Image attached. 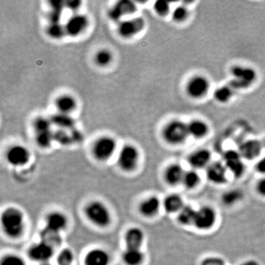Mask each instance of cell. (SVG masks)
<instances>
[{"label":"cell","mask_w":265,"mask_h":265,"mask_svg":"<svg viewBox=\"0 0 265 265\" xmlns=\"http://www.w3.org/2000/svg\"><path fill=\"white\" fill-rule=\"evenodd\" d=\"M40 239L41 242L50 245L53 248L60 246L62 244V238L60 233L55 232L52 230L44 228L40 233Z\"/></svg>","instance_id":"83f0119b"},{"label":"cell","mask_w":265,"mask_h":265,"mask_svg":"<svg viewBox=\"0 0 265 265\" xmlns=\"http://www.w3.org/2000/svg\"><path fill=\"white\" fill-rule=\"evenodd\" d=\"M154 11L159 17H164L168 15L170 13V2L164 1V0H159L155 3Z\"/></svg>","instance_id":"74e56055"},{"label":"cell","mask_w":265,"mask_h":265,"mask_svg":"<svg viewBox=\"0 0 265 265\" xmlns=\"http://www.w3.org/2000/svg\"><path fill=\"white\" fill-rule=\"evenodd\" d=\"M234 91L229 85L220 86L214 92V98L218 103L226 104L232 99Z\"/></svg>","instance_id":"f546056e"},{"label":"cell","mask_w":265,"mask_h":265,"mask_svg":"<svg viewBox=\"0 0 265 265\" xmlns=\"http://www.w3.org/2000/svg\"><path fill=\"white\" fill-rule=\"evenodd\" d=\"M145 25V20L142 17L122 20L118 25V33L122 38H131L141 33Z\"/></svg>","instance_id":"9c48e42d"},{"label":"cell","mask_w":265,"mask_h":265,"mask_svg":"<svg viewBox=\"0 0 265 265\" xmlns=\"http://www.w3.org/2000/svg\"><path fill=\"white\" fill-rule=\"evenodd\" d=\"M200 175L195 170H189L185 172L182 183L187 189L195 188L200 183Z\"/></svg>","instance_id":"836d02e7"},{"label":"cell","mask_w":265,"mask_h":265,"mask_svg":"<svg viewBox=\"0 0 265 265\" xmlns=\"http://www.w3.org/2000/svg\"><path fill=\"white\" fill-rule=\"evenodd\" d=\"M137 11L135 3L129 0H121L108 11V17L114 22H120L121 19L127 16L132 15Z\"/></svg>","instance_id":"5bb4252c"},{"label":"cell","mask_w":265,"mask_h":265,"mask_svg":"<svg viewBox=\"0 0 265 265\" xmlns=\"http://www.w3.org/2000/svg\"><path fill=\"white\" fill-rule=\"evenodd\" d=\"M40 265H51V264H49V262H47V263H43V264H41Z\"/></svg>","instance_id":"f6af8a7d"},{"label":"cell","mask_w":265,"mask_h":265,"mask_svg":"<svg viewBox=\"0 0 265 265\" xmlns=\"http://www.w3.org/2000/svg\"><path fill=\"white\" fill-rule=\"evenodd\" d=\"M112 60V52L108 49H100V50L96 53L95 56L96 64L100 67L108 66V65L111 64Z\"/></svg>","instance_id":"1f68e13d"},{"label":"cell","mask_w":265,"mask_h":265,"mask_svg":"<svg viewBox=\"0 0 265 265\" xmlns=\"http://www.w3.org/2000/svg\"><path fill=\"white\" fill-rule=\"evenodd\" d=\"M163 207L167 213L173 214L179 212L184 207L182 197L178 194H170L164 199Z\"/></svg>","instance_id":"484cf974"},{"label":"cell","mask_w":265,"mask_h":265,"mask_svg":"<svg viewBox=\"0 0 265 265\" xmlns=\"http://www.w3.org/2000/svg\"><path fill=\"white\" fill-rule=\"evenodd\" d=\"M231 74L233 78L228 85L234 90L248 89L257 79L256 70L250 67L236 65L231 69Z\"/></svg>","instance_id":"3957f363"},{"label":"cell","mask_w":265,"mask_h":265,"mask_svg":"<svg viewBox=\"0 0 265 265\" xmlns=\"http://www.w3.org/2000/svg\"><path fill=\"white\" fill-rule=\"evenodd\" d=\"M46 227L55 232L60 233L68 226V218L63 212L58 211L49 212L45 218Z\"/></svg>","instance_id":"e0dca14e"},{"label":"cell","mask_w":265,"mask_h":265,"mask_svg":"<svg viewBox=\"0 0 265 265\" xmlns=\"http://www.w3.org/2000/svg\"><path fill=\"white\" fill-rule=\"evenodd\" d=\"M140 159V151L137 147L132 145H125L119 151L117 164L124 172H134L138 167Z\"/></svg>","instance_id":"8992f818"},{"label":"cell","mask_w":265,"mask_h":265,"mask_svg":"<svg viewBox=\"0 0 265 265\" xmlns=\"http://www.w3.org/2000/svg\"><path fill=\"white\" fill-rule=\"evenodd\" d=\"M216 220L217 214L215 209L204 206L197 210L194 226L200 230H209L213 227Z\"/></svg>","instance_id":"4fadbf2b"},{"label":"cell","mask_w":265,"mask_h":265,"mask_svg":"<svg viewBox=\"0 0 265 265\" xmlns=\"http://www.w3.org/2000/svg\"><path fill=\"white\" fill-rule=\"evenodd\" d=\"M227 168L223 163L216 162L209 164L207 167V176L209 181L215 184H224L227 180Z\"/></svg>","instance_id":"d6986e66"},{"label":"cell","mask_w":265,"mask_h":265,"mask_svg":"<svg viewBox=\"0 0 265 265\" xmlns=\"http://www.w3.org/2000/svg\"><path fill=\"white\" fill-rule=\"evenodd\" d=\"M256 169L260 173L265 174V156L259 159L256 163Z\"/></svg>","instance_id":"7bdbcfd3"},{"label":"cell","mask_w":265,"mask_h":265,"mask_svg":"<svg viewBox=\"0 0 265 265\" xmlns=\"http://www.w3.org/2000/svg\"><path fill=\"white\" fill-rule=\"evenodd\" d=\"M187 124L189 137L200 140L208 135L209 127L205 121L198 119H193Z\"/></svg>","instance_id":"d4e9b609"},{"label":"cell","mask_w":265,"mask_h":265,"mask_svg":"<svg viewBox=\"0 0 265 265\" xmlns=\"http://www.w3.org/2000/svg\"><path fill=\"white\" fill-rule=\"evenodd\" d=\"M161 206L160 199L157 196H150L140 203L139 212L145 218H153L159 213Z\"/></svg>","instance_id":"ffe728a7"},{"label":"cell","mask_w":265,"mask_h":265,"mask_svg":"<svg viewBox=\"0 0 265 265\" xmlns=\"http://www.w3.org/2000/svg\"><path fill=\"white\" fill-rule=\"evenodd\" d=\"M189 137L188 124L178 119L170 121L162 130L164 141L172 145H182Z\"/></svg>","instance_id":"277c9868"},{"label":"cell","mask_w":265,"mask_h":265,"mask_svg":"<svg viewBox=\"0 0 265 265\" xmlns=\"http://www.w3.org/2000/svg\"><path fill=\"white\" fill-rule=\"evenodd\" d=\"M50 120L52 124H55L62 130H71L76 125V121L70 116V114L57 113L51 117Z\"/></svg>","instance_id":"f1b7e54d"},{"label":"cell","mask_w":265,"mask_h":265,"mask_svg":"<svg viewBox=\"0 0 265 265\" xmlns=\"http://www.w3.org/2000/svg\"><path fill=\"white\" fill-rule=\"evenodd\" d=\"M81 1H68L65 3V8H67L71 11H76L79 9L81 5Z\"/></svg>","instance_id":"60d3db41"},{"label":"cell","mask_w":265,"mask_h":265,"mask_svg":"<svg viewBox=\"0 0 265 265\" xmlns=\"http://www.w3.org/2000/svg\"><path fill=\"white\" fill-rule=\"evenodd\" d=\"M126 248L141 249L145 241V233L138 227H131L124 234Z\"/></svg>","instance_id":"44dd1931"},{"label":"cell","mask_w":265,"mask_h":265,"mask_svg":"<svg viewBox=\"0 0 265 265\" xmlns=\"http://www.w3.org/2000/svg\"><path fill=\"white\" fill-rule=\"evenodd\" d=\"M212 154L211 152L207 149L197 150L193 152L189 156L188 161L190 165L194 169H201L208 167L210 163Z\"/></svg>","instance_id":"603a6c76"},{"label":"cell","mask_w":265,"mask_h":265,"mask_svg":"<svg viewBox=\"0 0 265 265\" xmlns=\"http://www.w3.org/2000/svg\"><path fill=\"white\" fill-rule=\"evenodd\" d=\"M55 248L40 241L29 247L28 255L32 261H38L43 264L47 263L53 256Z\"/></svg>","instance_id":"7c38bea8"},{"label":"cell","mask_w":265,"mask_h":265,"mask_svg":"<svg viewBox=\"0 0 265 265\" xmlns=\"http://www.w3.org/2000/svg\"><path fill=\"white\" fill-rule=\"evenodd\" d=\"M201 265H226L224 260L220 257L210 256L204 258Z\"/></svg>","instance_id":"ab89813d"},{"label":"cell","mask_w":265,"mask_h":265,"mask_svg":"<svg viewBox=\"0 0 265 265\" xmlns=\"http://www.w3.org/2000/svg\"><path fill=\"white\" fill-rule=\"evenodd\" d=\"M111 257L105 249L95 247L91 249L84 256V265H109Z\"/></svg>","instance_id":"ac0fdd59"},{"label":"cell","mask_w":265,"mask_h":265,"mask_svg":"<svg viewBox=\"0 0 265 265\" xmlns=\"http://www.w3.org/2000/svg\"><path fill=\"white\" fill-rule=\"evenodd\" d=\"M116 141L113 137L104 136L96 140L92 147V153L96 160L106 161L109 160L116 150Z\"/></svg>","instance_id":"52a82bcc"},{"label":"cell","mask_w":265,"mask_h":265,"mask_svg":"<svg viewBox=\"0 0 265 265\" xmlns=\"http://www.w3.org/2000/svg\"><path fill=\"white\" fill-rule=\"evenodd\" d=\"M86 218L94 226L105 228L111 223V214L104 203L100 201H93L88 203L84 208Z\"/></svg>","instance_id":"7a4b0ae2"},{"label":"cell","mask_w":265,"mask_h":265,"mask_svg":"<svg viewBox=\"0 0 265 265\" xmlns=\"http://www.w3.org/2000/svg\"><path fill=\"white\" fill-rule=\"evenodd\" d=\"M122 259L125 265H142L145 261V254L141 249L126 248Z\"/></svg>","instance_id":"4316f807"},{"label":"cell","mask_w":265,"mask_h":265,"mask_svg":"<svg viewBox=\"0 0 265 265\" xmlns=\"http://www.w3.org/2000/svg\"><path fill=\"white\" fill-rule=\"evenodd\" d=\"M242 197V193L239 190H231L223 194V201L227 205L235 204Z\"/></svg>","instance_id":"f35d334b"},{"label":"cell","mask_w":265,"mask_h":265,"mask_svg":"<svg viewBox=\"0 0 265 265\" xmlns=\"http://www.w3.org/2000/svg\"><path fill=\"white\" fill-rule=\"evenodd\" d=\"M2 228L5 234L11 239H19L25 229V215L17 207H8L1 215Z\"/></svg>","instance_id":"6da1fadb"},{"label":"cell","mask_w":265,"mask_h":265,"mask_svg":"<svg viewBox=\"0 0 265 265\" xmlns=\"http://www.w3.org/2000/svg\"><path fill=\"white\" fill-rule=\"evenodd\" d=\"M256 190L260 195L265 196V178L258 180L256 185Z\"/></svg>","instance_id":"b9f144b4"},{"label":"cell","mask_w":265,"mask_h":265,"mask_svg":"<svg viewBox=\"0 0 265 265\" xmlns=\"http://www.w3.org/2000/svg\"><path fill=\"white\" fill-rule=\"evenodd\" d=\"M89 24V19L86 16L81 14H74L64 25L67 34L73 37L80 36L87 29Z\"/></svg>","instance_id":"9a60e30c"},{"label":"cell","mask_w":265,"mask_h":265,"mask_svg":"<svg viewBox=\"0 0 265 265\" xmlns=\"http://www.w3.org/2000/svg\"><path fill=\"white\" fill-rule=\"evenodd\" d=\"M47 35L54 39H60L67 34L64 25L60 22L49 23L47 29Z\"/></svg>","instance_id":"d6a6232c"},{"label":"cell","mask_w":265,"mask_h":265,"mask_svg":"<svg viewBox=\"0 0 265 265\" xmlns=\"http://www.w3.org/2000/svg\"><path fill=\"white\" fill-rule=\"evenodd\" d=\"M264 145L257 140H250L242 142L239 148V153L242 159L252 161L257 159L262 151Z\"/></svg>","instance_id":"2e32d148"},{"label":"cell","mask_w":265,"mask_h":265,"mask_svg":"<svg viewBox=\"0 0 265 265\" xmlns=\"http://www.w3.org/2000/svg\"><path fill=\"white\" fill-rule=\"evenodd\" d=\"M189 11L185 6L175 8L172 12V19L176 23H182L189 18Z\"/></svg>","instance_id":"d590c367"},{"label":"cell","mask_w":265,"mask_h":265,"mask_svg":"<svg viewBox=\"0 0 265 265\" xmlns=\"http://www.w3.org/2000/svg\"><path fill=\"white\" fill-rule=\"evenodd\" d=\"M240 265H259V264H258V261H256V260L250 259L244 261V262L242 263Z\"/></svg>","instance_id":"ee69618b"},{"label":"cell","mask_w":265,"mask_h":265,"mask_svg":"<svg viewBox=\"0 0 265 265\" xmlns=\"http://www.w3.org/2000/svg\"><path fill=\"white\" fill-rule=\"evenodd\" d=\"M184 174L185 171L179 164H170L164 171V180L170 186H176L182 183Z\"/></svg>","instance_id":"7402d4cb"},{"label":"cell","mask_w":265,"mask_h":265,"mask_svg":"<svg viewBox=\"0 0 265 265\" xmlns=\"http://www.w3.org/2000/svg\"><path fill=\"white\" fill-rule=\"evenodd\" d=\"M0 265H27L23 258L14 253L5 255L2 257Z\"/></svg>","instance_id":"8d00e7d4"},{"label":"cell","mask_w":265,"mask_h":265,"mask_svg":"<svg viewBox=\"0 0 265 265\" xmlns=\"http://www.w3.org/2000/svg\"><path fill=\"white\" fill-rule=\"evenodd\" d=\"M210 89V82L208 78L203 76L192 77L186 84V91L191 98L198 100L208 94Z\"/></svg>","instance_id":"ba28073f"},{"label":"cell","mask_w":265,"mask_h":265,"mask_svg":"<svg viewBox=\"0 0 265 265\" xmlns=\"http://www.w3.org/2000/svg\"><path fill=\"white\" fill-rule=\"evenodd\" d=\"M196 212L191 206H184L181 210L178 212V220L183 226H189L194 224Z\"/></svg>","instance_id":"4dcf8cb0"},{"label":"cell","mask_w":265,"mask_h":265,"mask_svg":"<svg viewBox=\"0 0 265 265\" xmlns=\"http://www.w3.org/2000/svg\"><path fill=\"white\" fill-rule=\"evenodd\" d=\"M74 260V253L70 248H64L60 250L56 258L57 265H73Z\"/></svg>","instance_id":"e575fe53"},{"label":"cell","mask_w":265,"mask_h":265,"mask_svg":"<svg viewBox=\"0 0 265 265\" xmlns=\"http://www.w3.org/2000/svg\"><path fill=\"white\" fill-rule=\"evenodd\" d=\"M52 122L50 119L38 117L33 122L35 138L41 148H48L54 141V132L52 131Z\"/></svg>","instance_id":"5b68a950"},{"label":"cell","mask_w":265,"mask_h":265,"mask_svg":"<svg viewBox=\"0 0 265 265\" xmlns=\"http://www.w3.org/2000/svg\"><path fill=\"white\" fill-rule=\"evenodd\" d=\"M239 151L234 150H229L223 154L225 166L235 178H241L245 172V167Z\"/></svg>","instance_id":"30bf717a"},{"label":"cell","mask_w":265,"mask_h":265,"mask_svg":"<svg viewBox=\"0 0 265 265\" xmlns=\"http://www.w3.org/2000/svg\"><path fill=\"white\" fill-rule=\"evenodd\" d=\"M55 106L58 113L70 114L76 109L77 100L73 96L63 95L55 100Z\"/></svg>","instance_id":"cb8c5ba5"},{"label":"cell","mask_w":265,"mask_h":265,"mask_svg":"<svg viewBox=\"0 0 265 265\" xmlns=\"http://www.w3.org/2000/svg\"><path fill=\"white\" fill-rule=\"evenodd\" d=\"M263 145H264V148H265V142L263 143Z\"/></svg>","instance_id":"bcb514c9"},{"label":"cell","mask_w":265,"mask_h":265,"mask_svg":"<svg viewBox=\"0 0 265 265\" xmlns=\"http://www.w3.org/2000/svg\"><path fill=\"white\" fill-rule=\"evenodd\" d=\"M6 157L8 163L11 166L23 167L30 161V152L23 145H13L8 150Z\"/></svg>","instance_id":"8fae6325"}]
</instances>
